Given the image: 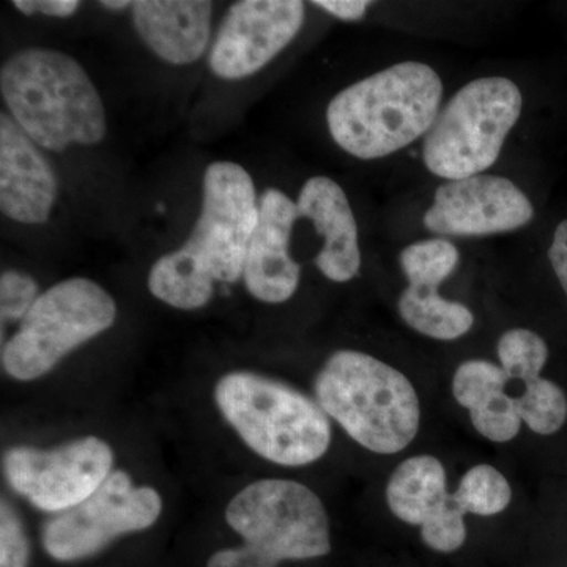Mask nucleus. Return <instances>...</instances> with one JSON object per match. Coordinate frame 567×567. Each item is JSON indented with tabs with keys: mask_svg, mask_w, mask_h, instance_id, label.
I'll return each instance as SVG.
<instances>
[{
	"mask_svg": "<svg viewBox=\"0 0 567 567\" xmlns=\"http://www.w3.org/2000/svg\"><path fill=\"white\" fill-rule=\"evenodd\" d=\"M445 85L434 66L402 61L336 93L327 125L336 145L363 162L388 158L431 132Z\"/></svg>",
	"mask_w": 567,
	"mask_h": 567,
	"instance_id": "obj_1",
	"label": "nucleus"
},
{
	"mask_svg": "<svg viewBox=\"0 0 567 567\" xmlns=\"http://www.w3.org/2000/svg\"><path fill=\"white\" fill-rule=\"evenodd\" d=\"M0 91L13 121L44 151L95 145L106 136L102 96L65 52L28 48L0 71Z\"/></svg>",
	"mask_w": 567,
	"mask_h": 567,
	"instance_id": "obj_2",
	"label": "nucleus"
},
{
	"mask_svg": "<svg viewBox=\"0 0 567 567\" xmlns=\"http://www.w3.org/2000/svg\"><path fill=\"white\" fill-rule=\"evenodd\" d=\"M317 404L375 454H398L415 440L421 405L401 371L358 350H338L316 377Z\"/></svg>",
	"mask_w": 567,
	"mask_h": 567,
	"instance_id": "obj_3",
	"label": "nucleus"
},
{
	"mask_svg": "<svg viewBox=\"0 0 567 567\" xmlns=\"http://www.w3.org/2000/svg\"><path fill=\"white\" fill-rule=\"evenodd\" d=\"M215 404L241 442L271 464L311 465L330 450L333 432L322 406L270 377L229 372L216 383Z\"/></svg>",
	"mask_w": 567,
	"mask_h": 567,
	"instance_id": "obj_4",
	"label": "nucleus"
},
{
	"mask_svg": "<svg viewBox=\"0 0 567 567\" xmlns=\"http://www.w3.org/2000/svg\"><path fill=\"white\" fill-rule=\"evenodd\" d=\"M524 111L516 81L483 76L466 82L440 110L425 134V169L445 182L486 174L502 155Z\"/></svg>",
	"mask_w": 567,
	"mask_h": 567,
	"instance_id": "obj_5",
	"label": "nucleus"
},
{
	"mask_svg": "<svg viewBox=\"0 0 567 567\" xmlns=\"http://www.w3.org/2000/svg\"><path fill=\"white\" fill-rule=\"evenodd\" d=\"M117 305L100 284L71 278L41 293L2 347V368L18 382L50 374L66 354L110 330Z\"/></svg>",
	"mask_w": 567,
	"mask_h": 567,
	"instance_id": "obj_6",
	"label": "nucleus"
},
{
	"mask_svg": "<svg viewBox=\"0 0 567 567\" xmlns=\"http://www.w3.org/2000/svg\"><path fill=\"white\" fill-rule=\"evenodd\" d=\"M224 517L244 539V547L268 567L327 557L331 551L323 502L297 481H254L233 496Z\"/></svg>",
	"mask_w": 567,
	"mask_h": 567,
	"instance_id": "obj_7",
	"label": "nucleus"
},
{
	"mask_svg": "<svg viewBox=\"0 0 567 567\" xmlns=\"http://www.w3.org/2000/svg\"><path fill=\"white\" fill-rule=\"evenodd\" d=\"M162 511V495L155 488L136 486L128 473L114 470L91 498L44 524L41 544L58 561H80L121 536L153 527Z\"/></svg>",
	"mask_w": 567,
	"mask_h": 567,
	"instance_id": "obj_8",
	"label": "nucleus"
},
{
	"mask_svg": "<svg viewBox=\"0 0 567 567\" xmlns=\"http://www.w3.org/2000/svg\"><path fill=\"white\" fill-rule=\"evenodd\" d=\"M257 221L259 203L248 171L233 162L212 163L204 175L203 212L182 248L213 281L237 282Z\"/></svg>",
	"mask_w": 567,
	"mask_h": 567,
	"instance_id": "obj_9",
	"label": "nucleus"
},
{
	"mask_svg": "<svg viewBox=\"0 0 567 567\" xmlns=\"http://www.w3.org/2000/svg\"><path fill=\"white\" fill-rule=\"evenodd\" d=\"M112 472L114 451L93 435L51 450L14 446L3 454V475L11 491L54 516L91 498Z\"/></svg>",
	"mask_w": 567,
	"mask_h": 567,
	"instance_id": "obj_10",
	"label": "nucleus"
},
{
	"mask_svg": "<svg viewBox=\"0 0 567 567\" xmlns=\"http://www.w3.org/2000/svg\"><path fill=\"white\" fill-rule=\"evenodd\" d=\"M535 218V205L516 182L480 174L436 186L423 224L436 237H487L514 233Z\"/></svg>",
	"mask_w": 567,
	"mask_h": 567,
	"instance_id": "obj_11",
	"label": "nucleus"
},
{
	"mask_svg": "<svg viewBox=\"0 0 567 567\" xmlns=\"http://www.w3.org/2000/svg\"><path fill=\"white\" fill-rule=\"evenodd\" d=\"M306 14L300 0H241L227 11L210 51V69L223 80H244L286 50Z\"/></svg>",
	"mask_w": 567,
	"mask_h": 567,
	"instance_id": "obj_12",
	"label": "nucleus"
},
{
	"mask_svg": "<svg viewBox=\"0 0 567 567\" xmlns=\"http://www.w3.org/2000/svg\"><path fill=\"white\" fill-rule=\"evenodd\" d=\"M461 264V251L443 237L406 245L399 265L409 286L398 300V312L406 327L435 341H456L472 330L475 315L461 301L446 300L439 287Z\"/></svg>",
	"mask_w": 567,
	"mask_h": 567,
	"instance_id": "obj_13",
	"label": "nucleus"
},
{
	"mask_svg": "<svg viewBox=\"0 0 567 567\" xmlns=\"http://www.w3.org/2000/svg\"><path fill=\"white\" fill-rule=\"evenodd\" d=\"M298 218L297 203L286 193L268 188L260 196L259 221L246 249L244 278L248 292L262 303H286L300 286L301 267L289 251Z\"/></svg>",
	"mask_w": 567,
	"mask_h": 567,
	"instance_id": "obj_14",
	"label": "nucleus"
},
{
	"mask_svg": "<svg viewBox=\"0 0 567 567\" xmlns=\"http://www.w3.org/2000/svg\"><path fill=\"white\" fill-rule=\"evenodd\" d=\"M59 181L39 145L11 115H0V210L13 221L43 224L58 199Z\"/></svg>",
	"mask_w": 567,
	"mask_h": 567,
	"instance_id": "obj_15",
	"label": "nucleus"
},
{
	"mask_svg": "<svg viewBox=\"0 0 567 567\" xmlns=\"http://www.w3.org/2000/svg\"><path fill=\"white\" fill-rule=\"evenodd\" d=\"M298 216L309 219L323 244L316 256L320 274L344 284L360 275L361 248L357 218L349 197L333 178L317 175L300 189Z\"/></svg>",
	"mask_w": 567,
	"mask_h": 567,
	"instance_id": "obj_16",
	"label": "nucleus"
},
{
	"mask_svg": "<svg viewBox=\"0 0 567 567\" xmlns=\"http://www.w3.org/2000/svg\"><path fill=\"white\" fill-rule=\"evenodd\" d=\"M132 9L134 28L162 61L188 65L207 50L212 32V2L136 0Z\"/></svg>",
	"mask_w": 567,
	"mask_h": 567,
	"instance_id": "obj_17",
	"label": "nucleus"
},
{
	"mask_svg": "<svg viewBox=\"0 0 567 567\" xmlns=\"http://www.w3.org/2000/svg\"><path fill=\"white\" fill-rule=\"evenodd\" d=\"M446 487V470L439 458H406L388 481V507L399 520L415 525L421 532L442 522L465 517Z\"/></svg>",
	"mask_w": 567,
	"mask_h": 567,
	"instance_id": "obj_18",
	"label": "nucleus"
},
{
	"mask_svg": "<svg viewBox=\"0 0 567 567\" xmlns=\"http://www.w3.org/2000/svg\"><path fill=\"white\" fill-rule=\"evenodd\" d=\"M147 286L153 297L182 311L204 308L215 293V281L183 248L153 264Z\"/></svg>",
	"mask_w": 567,
	"mask_h": 567,
	"instance_id": "obj_19",
	"label": "nucleus"
},
{
	"mask_svg": "<svg viewBox=\"0 0 567 567\" xmlns=\"http://www.w3.org/2000/svg\"><path fill=\"white\" fill-rule=\"evenodd\" d=\"M458 507L465 514L492 517L503 513L513 499V488L505 475L495 466L480 464L462 476L453 494Z\"/></svg>",
	"mask_w": 567,
	"mask_h": 567,
	"instance_id": "obj_20",
	"label": "nucleus"
},
{
	"mask_svg": "<svg viewBox=\"0 0 567 567\" xmlns=\"http://www.w3.org/2000/svg\"><path fill=\"white\" fill-rule=\"evenodd\" d=\"M524 393L516 398L522 423L535 434H557L567 420V395L565 391L544 377L524 383Z\"/></svg>",
	"mask_w": 567,
	"mask_h": 567,
	"instance_id": "obj_21",
	"label": "nucleus"
},
{
	"mask_svg": "<svg viewBox=\"0 0 567 567\" xmlns=\"http://www.w3.org/2000/svg\"><path fill=\"white\" fill-rule=\"evenodd\" d=\"M496 357L511 382L520 380L527 383L540 377L548 360V347L535 331L513 328L499 336Z\"/></svg>",
	"mask_w": 567,
	"mask_h": 567,
	"instance_id": "obj_22",
	"label": "nucleus"
},
{
	"mask_svg": "<svg viewBox=\"0 0 567 567\" xmlns=\"http://www.w3.org/2000/svg\"><path fill=\"white\" fill-rule=\"evenodd\" d=\"M509 375L502 365L487 360H468L458 365L453 379V395L470 413L483 409L509 385Z\"/></svg>",
	"mask_w": 567,
	"mask_h": 567,
	"instance_id": "obj_23",
	"label": "nucleus"
},
{
	"mask_svg": "<svg viewBox=\"0 0 567 567\" xmlns=\"http://www.w3.org/2000/svg\"><path fill=\"white\" fill-rule=\"evenodd\" d=\"M470 420L484 439L494 443H507L516 439L524 424L517 412L516 398L507 393L470 413Z\"/></svg>",
	"mask_w": 567,
	"mask_h": 567,
	"instance_id": "obj_24",
	"label": "nucleus"
},
{
	"mask_svg": "<svg viewBox=\"0 0 567 567\" xmlns=\"http://www.w3.org/2000/svg\"><path fill=\"white\" fill-rule=\"evenodd\" d=\"M40 298L39 282L24 271H3L0 278V315L2 324L22 322Z\"/></svg>",
	"mask_w": 567,
	"mask_h": 567,
	"instance_id": "obj_25",
	"label": "nucleus"
},
{
	"mask_svg": "<svg viewBox=\"0 0 567 567\" xmlns=\"http://www.w3.org/2000/svg\"><path fill=\"white\" fill-rule=\"evenodd\" d=\"M31 543L17 509L7 499L0 506V567H28Z\"/></svg>",
	"mask_w": 567,
	"mask_h": 567,
	"instance_id": "obj_26",
	"label": "nucleus"
},
{
	"mask_svg": "<svg viewBox=\"0 0 567 567\" xmlns=\"http://www.w3.org/2000/svg\"><path fill=\"white\" fill-rule=\"evenodd\" d=\"M11 6L29 17L40 13L47 17L69 18L76 13L81 2L78 0H14Z\"/></svg>",
	"mask_w": 567,
	"mask_h": 567,
	"instance_id": "obj_27",
	"label": "nucleus"
},
{
	"mask_svg": "<svg viewBox=\"0 0 567 567\" xmlns=\"http://www.w3.org/2000/svg\"><path fill=\"white\" fill-rule=\"evenodd\" d=\"M548 260L567 298V218L563 219L555 229L550 248H548Z\"/></svg>",
	"mask_w": 567,
	"mask_h": 567,
	"instance_id": "obj_28",
	"label": "nucleus"
},
{
	"mask_svg": "<svg viewBox=\"0 0 567 567\" xmlns=\"http://www.w3.org/2000/svg\"><path fill=\"white\" fill-rule=\"evenodd\" d=\"M312 6L320 7L342 21H360L368 13L372 2H368V0H317V2H312Z\"/></svg>",
	"mask_w": 567,
	"mask_h": 567,
	"instance_id": "obj_29",
	"label": "nucleus"
},
{
	"mask_svg": "<svg viewBox=\"0 0 567 567\" xmlns=\"http://www.w3.org/2000/svg\"><path fill=\"white\" fill-rule=\"evenodd\" d=\"M100 6L110 10H123L126 9V7H133V2H114V0H104V2H100Z\"/></svg>",
	"mask_w": 567,
	"mask_h": 567,
	"instance_id": "obj_30",
	"label": "nucleus"
}]
</instances>
